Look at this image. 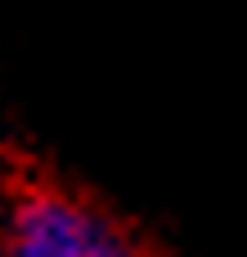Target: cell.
I'll use <instances>...</instances> for the list:
<instances>
[{
  "label": "cell",
  "instance_id": "cell-1",
  "mask_svg": "<svg viewBox=\"0 0 247 257\" xmlns=\"http://www.w3.org/2000/svg\"><path fill=\"white\" fill-rule=\"evenodd\" d=\"M0 257H150L118 221L62 190H26L6 211Z\"/></svg>",
  "mask_w": 247,
  "mask_h": 257
}]
</instances>
